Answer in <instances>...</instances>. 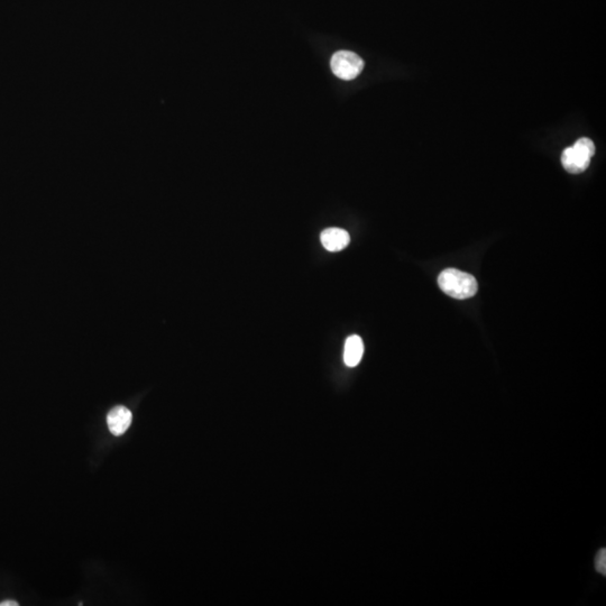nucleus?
<instances>
[{
	"mask_svg": "<svg viewBox=\"0 0 606 606\" xmlns=\"http://www.w3.org/2000/svg\"><path fill=\"white\" fill-rule=\"evenodd\" d=\"M438 284L441 291L457 300L474 297L479 290L475 277L456 268H447L440 273Z\"/></svg>",
	"mask_w": 606,
	"mask_h": 606,
	"instance_id": "obj_1",
	"label": "nucleus"
},
{
	"mask_svg": "<svg viewBox=\"0 0 606 606\" xmlns=\"http://www.w3.org/2000/svg\"><path fill=\"white\" fill-rule=\"evenodd\" d=\"M595 154V144L587 137H582L573 146L564 149L562 154L564 169L571 174H580L589 167Z\"/></svg>",
	"mask_w": 606,
	"mask_h": 606,
	"instance_id": "obj_2",
	"label": "nucleus"
},
{
	"mask_svg": "<svg viewBox=\"0 0 606 606\" xmlns=\"http://www.w3.org/2000/svg\"><path fill=\"white\" fill-rule=\"evenodd\" d=\"M333 75L342 80H353L364 68L362 57L351 50H338L330 61Z\"/></svg>",
	"mask_w": 606,
	"mask_h": 606,
	"instance_id": "obj_3",
	"label": "nucleus"
},
{
	"mask_svg": "<svg viewBox=\"0 0 606 606\" xmlns=\"http://www.w3.org/2000/svg\"><path fill=\"white\" fill-rule=\"evenodd\" d=\"M133 414L127 407L118 405L110 410L107 416V425L113 436H122L131 427Z\"/></svg>",
	"mask_w": 606,
	"mask_h": 606,
	"instance_id": "obj_4",
	"label": "nucleus"
},
{
	"mask_svg": "<svg viewBox=\"0 0 606 606\" xmlns=\"http://www.w3.org/2000/svg\"><path fill=\"white\" fill-rule=\"evenodd\" d=\"M321 244L329 252H340L351 243V236L342 228H327L321 232Z\"/></svg>",
	"mask_w": 606,
	"mask_h": 606,
	"instance_id": "obj_5",
	"label": "nucleus"
},
{
	"mask_svg": "<svg viewBox=\"0 0 606 606\" xmlns=\"http://www.w3.org/2000/svg\"><path fill=\"white\" fill-rule=\"evenodd\" d=\"M364 354V344L362 338L357 335L348 337L344 351V362L349 367H355L360 364Z\"/></svg>",
	"mask_w": 606,
	"mask_h": 606,
	"instance_id": "obj_6",
	"label": "nucleus"
},
{
	"mask_svg": "<svg viewBox=\"0 0 606 606\" xmlns=\"http://www.w3.org/2000/svg\"><path fill=\"white\" fill-rule=\"evenodd\" d=\"M595 564H596V569H598V573H602V575H605L606 573V550L600 549L598 551V556H596V559H595Z\"/></svg>",
	"mask_w": 606,
	"mask_h": 606,
	"instance_id": "obj_7",
	"label": "nucleus"
},
{
	"mask_svg": "<svg viewBox=\"0 0 606 606\" xmlns=\"http://www.w3.org/2000/svg\"><path fill=\"white\" fill-rule=\"evenodd\" d=\"M0 606H18V603L15 600H6V602L0 603Z\"/></svg>",
	"mask_w": 606,
	"mask_h": 606,
	"instance_id": "obj_8",
	"label": "nucleus"
}]
</instances>
